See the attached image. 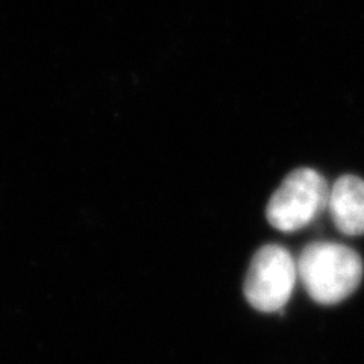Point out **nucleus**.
<instances>
[{
	"label": "nucleus",
	"instance_id": "obj_1",
	"mask_svg": "<svg viewBox=\"0 0 364 364\" xmlns=\"http://www.w3.org/2000/svg\"><path fill=\"white\" fill-rule=\"evenodd\" d=\"M298 263V277L310 298L322 305L348 299L363 279V261L354 249L336 242L306 246Z\"/></svg>",
	"mask_w": 364,
	"mask_h": 364
},
{
	"label": "nucleus",
	"instance_id": "obj_2",
	"mask_svg": "<svg viewBox=\"0 0 364 364\" xmlns=\"http://www.w3.org/2000/svg\"><path fill=\"white\" fill-rule=\"evenodd\" d=\"M328 198L326 179L314 168L299 167L273 191L266 207V219L281 232L301 231L328 208Z\"/></svg>",
	"mask_w": 364,
	"mask_h": 364
},
{
	"label": "nucleus",
	"instance_id": "obj_3",
	"mask_svg": "<svg viewBox=\"0 0 364 364\" xmlns=\"http://www.w3.org/2000/svg\"><path fill=\"white\" fill-rule=\"evenodd\" d=\"M298 279V263L289 250L279 245H264L250 259L245 298L261 313H278L289 304Z\"/></svg>",
	"mask_w": 364,
	"mask_h": 364
},
{
	"label": "nucleus",
	"instance_id": "obj_4",
	"mask_svg": "<svg viewBox=\"0 0 364 364\" xmlns=\"http://www.w3.org/2000/svg\"><path fill=\"white\" fill-rule=\"evenodd\" d=\"M328 210L340 232L345 235L364 234V181L345 175L329 188Z\"/></svg>",
	"mask_w": 364,
	"mask_h": 364
}]
</instances>
